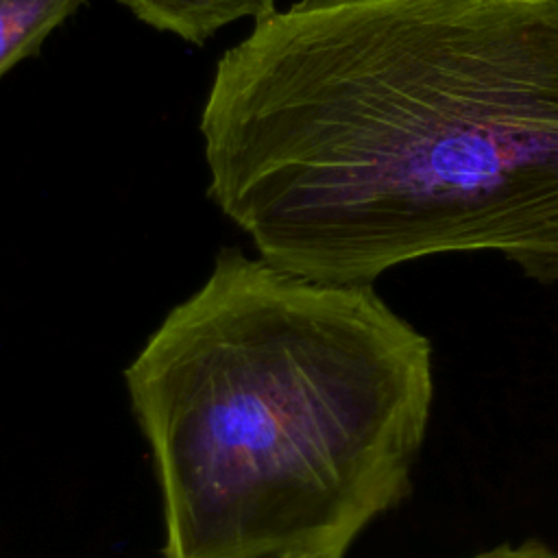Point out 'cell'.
<instances>
[{
    "mask_svg": "<svg viewBox=\"0 0 558 558\" xmlns=\"http://www.w3.org/2000/svg\"><path fill=\"white\" fill-rule=\"evenodd\" d=\"M207 194L275 268L497 253L558 281V0H294L227 48Z\"/></svg>",
    "mask_w": 558,
    "mask_h": 558,
    "instance_id": "6da1fadb",
    "label": "cell"
},
{
    "mask_svg": "<svg viewBox=\"0 0 558 558\" xmlns=\"http://www.w3.org/2000/svg\"><path fill=\"white\" fill-rule=\"evenodd\" d=\"M163 510V558L342 549L410 488L429 340L371 286L222 248L124 371Z\"/></svg>",
    "mask_w": 558,
    "mask_h": 558,
    "instance_id": "7a4b0ae2",
    "label": "cell"
},
{
    "mask_svg": "<svg viewBox=\"0 0 558 558\" xmlns=\"http://www.w3.org/2000/svg\"><path fill=\"white\" fill-rule=\"evenodd\" d=\"M140 22L177 35L190 44H205L222 26L275 11V0H120Z\"/></svg>",
    "mask_w": 558,
    "mask_h": 558,
    "instance_id": "3957f363",
    "label": "cell"
},
{
    "mask_svg": "<svg viewBox=\"0 0 558 558\" xmlns=\"http://www.w3.org/2000/svg\"><path fill=\"white\" fill-rule=\"evenodd\" d=\"M85 0H0V76L39 52L48 35Z\"/></svg>",
    "mask_w": 558,
    "mask_h": 558,
    "instance_id": "277c9868",
    "label": "cell"
},
{
    "mask_svg": "<svg viewBox=\"0 0 558 558\" xmlns=\"http://www.w3.org/2000/svg\"><path fill=\"white\" fill-rule=\"evenodd\" d=\"M473 558H558V554L538 541H525L517 545H497Z\"/></svg>",
    "mask_w": 558,
    "mask_h": 558,
    "instance_id": "5b68a950",
    "label": "cell"
},
{
    "mask_svg": "<svg viewBox=\"0 0 558 558\" xmlns=\"http://www.w3.org/2000/svg\"><path fill=\"white\" fill-rule=\"evenodd\" d=\"M347 551L342 549H323V551H299V554H283L275 558H344Z\"/></svg>",
    "mask_w": 558,
    "mask_h": 558,
    "instance_id": "8992f818",
    "label": "cell"
}]
</instances>
